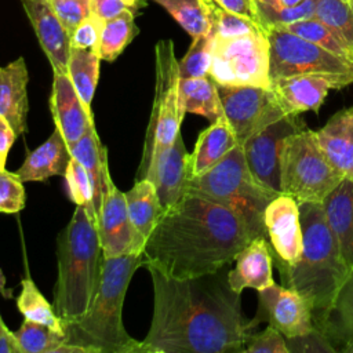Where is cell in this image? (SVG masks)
I'll return each instance as SVG.
<instances>
[{"label":"cell","mask_w":353,"mask_h":353,"mask_svg":"<svg viewBox=\"0 0 353 353\" xmlns=\"http://www.w3.org/2000/svg\"><path fill=\"white\" fill-rule=\"evenodd\" d=\"M214 37V32L193 37L188 52L181 61H178L179 79L208 76L212 59Z\"/></svg>","instance_id":"obj_39"},{"label":"cell","mask_w":353,"mask_h":353,"mask_svg":"<svg viewBox=\"0 0 353 353\" xmlns=\"http://www.w3.org/2000/svg\"><path fill=\"white\" fill-rule=\"evenodd\" d=\"M138 32L139 30L134 19V10L131 8L121 12L116 18L105 21L97 51L101 61H116L124 48L138 34Z\"/></svg>","instance_id":"obj_31"},{"label":"cell","mask_w":353,"mask_h":353,"mask_svg":"<svg viewBox=\"0 0 353 353\" xmlns=\"http://www.w3.org/2000/svg\"><path fill=\"white\" fill-rule=\"evenodd\" d=\"M321 205L339 251L350 269L353 268V181L343 178Z\"/></svg>","instance_id":"obj_22"},{"label":"cell","mask_w":353,"mask_h":353,"mask_svg":"<svg viewBox=\"0 0 353 353\" xmlns=\"http://www.w3.org/2000/svg\"><path fill=\"white\" fill-rule=\"evenodd\" d=\"M50 109L55 127L61 131L68 146L76 143L94 125V116L88 114L79 98L68 73L52 72Z\"/></svg>","instance_id":"obj_18"},{"label":"cell","mask_w":353,"mask_h":353,"mask_svg":"<svg viewBox=\"0 0 353 353\" xmlns=\"http://www.w3.org/2000/svg\"><path fill=\"white\" fill-rule=\"evenodd\" d=\"M145 178L153 182L163 212L178 204L188 193L189 153L181 131L172 145L149 167Z\"/></svg>","instance_id":"obj_16"},{"label":"cell","mask_w":353,"mask_h":353,"mask_svg":"<svg viewBox=\"0 0 353 353\" xmlns=\"http://www.w3.org/2000/svg\"><path fill=\"white\" fill-rule=\"evenodd\" d=\"M346 1H350V0H346Z\"/></svg>","instance_id":"obj_58"},{"label":"cell","mask_w":353,"mask_h":353,"mask_svg":"<svg viewBox=\"0 0 353 353\" xmlns=\"http://www.w3.org/2000/svg\"><path fill=\"white\" fill-rule=\"evenodd\" d=\"M51 3L69 36L81 21L92 14L91 0H51Z\"/></svg>","instance_id":"obj_44"},{"label":"cell","mask_w":353,"mask_h":353,"mask_svg":"<svg viewBox=\"0 0 353 353\" xmlns=\"http://www.w3.org/2000/svg\"><path fill=\"white\" fill-rule=\"evenodd\" d=\"M153 283V314L143 353H240L252 323L241 310L223 269L189 279L146 266Z\"/></svg>","instance_id":"obj_1"},{"label":"cell","mask_w":353,"mask_h":353,"mask_svg":"<svg viewBox=\"0 0 353 353\" xmlns=\"http://www.w3.org/2000/svg\"><path fill=\"white\" fill-rule=\"evenodd\" d=\"M188 192L200 194L240 212L261 234H266L263 212L280 193L259 183L248 168L243 146L236 145L204 174L190 178Z\"/></svg>","instance_id":"obj_6"},{"label":"cell","mask_w":353,"mask_h":353,"mask_svg":"<svg viewBox=\"0 0 353 353\" xmlns=\"http://www.w3.org/2000/svg\"><path fill=\"white\" fill-rule=\"evenodd\" d=\"M314 137L335 171L353 181V106L336 112Z\"/></svg>","instance_id":"obj_20"},{"label":"cell","mask_w":353,"mask_h":353,"mask_svg":"<svg viewBox=\"0 0 353 353\" xmlns=\"http://www.w3.org/2000/svg\"><path fill=\"white\" fill-rule=\"evenodd\" d=\"M291 33H295L305 40H309L336 55H341L343 58H347L353 61V51L320 19L316 17L301 19L296 22H292L287 26H284Z\"/></svg>","instance_id":"obj_36"},{"label":"cell","mask_w":353,"mask_h":353,"mask_svg":"<svg viewBox=\"0 0 353 353\" xmlns=\"http://www.w3.org/2000/svg\"><path fill=\"white\" fill-rule=\"evenodd\" d=\"M243 352L245 353H290L285 342V336L270 324L262 332L248 334Z\"/></svg>","instance_id":"obj_42"},{"label":"cell","mask_w":353,"mask_h":353,"mask_svg":"<svg viewBox=\"0 0 353 353\" xmlns=\"http://www.w3.org/2000/svg\"><path fill=\"white\" fill-rule=\"evenodd\" d=\"M23 182L15 172L0 168V212L17 214L25 207Z\"/></svg>","instance_id":"obj_41"},{"label":"cell","mask_w":353,"mask_h":353,"mask_svg":"<svg viewBox=\"0 0 353 353\" xmlns=\"http://www.w3.org/2000/svg\"><path fill=\"white\" fill-rule=\"evenodd\" d=\"M154 54V97L137 179L145 178L149 167L172 145L181 131L185 116L179 105V66L174 52V43L171 40L159 41Z\"/></svg>","instance_id":"obj_7"},{"label":"cell","mask_w":353,"mask_h":353,"mask_svg":"<svg viewBox=\"0 0 353 353\" xmlns=\"http://www.w3.org/2000/svg\"><path fill=\"white\" fill-rule=\"evenodd\" d=\"M306 128L298 114H285L245 139L241 146L250 171L268 189L281 193L280 153L284 139Z\"/></svg>","instance_id":"obj_12"},{"label":"cell","mask_w":353,"mask_h":353,"mask_svg":"<svg viewBox=\"0 0 353 353\" xmlns=\"http://www.w3.org/2000/svg\"><path fill=\"white\" fill-rule=\"evenodd\" d=\"M270 51V81L291 76H317L334 90L353 84V61L336 55L284 28L266 32Z\"/></svg>","instance_id":"obj_9"},{"label":"cell","mask_w":353,"mask_h":353,"mask_svg":"<svg viewBox=\"0 0 353 353\" xmlns=\"http://www.w3.org/2000/svg\"><path fill=\"white\" fill-rule=\"evenodd\" d=\"M70 159V149L55 127L44 143L28 153L15 174L22 182H44L54 175H65Z\"/></svg>","instance_id":"obj_24"},{"label":"cell","mask_w":353,"mask_h":353,"mask_svg":"<svg viewBox=\"0 0 353 353\" xmlns=\"http://www.w3.org/2000/svg\"><path fill=\"white\" fill-rule=\"evenodd\" d=\"M258 295L259 309L266 314L269 324L285 338L306 334L314 327L312 307L298 291L274 283L258 291Z\"/></svg>","instance_id":"obj_15"},{"label":"cell","mask_w":353,"mask_h":353,"mask_svg":"<svg viewBox=\"0 0 353 353\" xmlns=\"http://www.w3.org/2000/svg\"><path fill=\"white\" fill-rule=\"evenodd\" d=\"M193 37L212 32L204 0H153Z\"/></svg>","instance_id":"obj_34"},{"label":"cell","mask_w":353,"mask_h":353,"mask_svg":"<svg viewBox=\"0 0 353 353\" xmlns=\"http://www.w3.org/2000/svg\"><path fill=\"white\" fill-rule=\"evenodd\" d=\"M234 268L228 270V281L233 291L241 294L245 288L262 291L274 284L273 255L265 236L251 240L234 258Z\"/></svg>","instance_id":"obj_19"},{"label":"cell","mask_w":353,"mask_h":353,"mask_svg":"<svg viewBox=\"0 0 353 353\" xmlns=\"http://www.w3.org/2000/svg\"><path fill=\"white\" fill-rule=\"evenodd\" d=\"M99 63L101 58L95 51L70 48L66 73L85 110L91 116H94L91 102L94 99L99 79Z\"/></svg>","instance_id":"obj_30"},{"label":"cell","mask_w":353,"mask_h":353,"mask_svg":"<svg viewBox=\"0 0 353 353\" xmlns=\"http://www.w3.org/2000/svg\"><path fill=\"white\" fill-rule=\"evenodd\" d=\"M28 83L29 73L23 57L0 66V114L7 119L17 137L26 130Z\"/></svg>","instance_id":"obj_21"},{"label":"cell","mask_w":353,"mask_h":353,"mask_svg":"<svg viewBox=\"0 0 353 353\" xmlns=\"http://www.w3.org/2000/svg\"><path fill=\"white\" fill-rule=\"evenodd\" d=\"M214 1L229 11H233L236 14H240L256 21L252 0H214Z\"/></svg>","instance_id":"obj_48"},{"label":"cell","mask_w":353,"mask_h":353,"mask_svg":"<svg viewBox=\"0 0 353 353\" xmlns=\"http://www.w3.org/2000/svg\"><path fill=\"white\" fill-rule=\"evenodd\" d=\"M281 6H285V7H292V6H296L298 3H301L302 0H279Z\"/></svg>","instance_id":"obj_53"},{"label":"cell","mask_w":353,"mask_h":353,"mask_svg":"<svg viewBox=\"0 0 353 353\" xmlns=\"http://www.w3.org/2000/svg\"><path fill=\"white\" fill-rule=\"evenodd\" d=\"M314 325L328 336L332 345H341L338 350L353 343V268H350L331 309Z\"/></svg>","instance_id":"obj_27"},{"label":"cell","mask_w":353,"mask_h":353,"mask_svg":"<svg viewBox=\"0 0 353 353\" xmlns=\"http://www.w3.org/2000/svg\"><path fill=\"white\" fill-rule=\"evenodd\" d=\"M143 254L102 256L101 280L87 313L65 327L66 341L85 346L91 353H143L142 342L134 339L123 324L124 298Z\"/></svg>","instance_id":"obj_4"},{"label":"cell","mask_w":353,"mask_h":353,"mask_svg":"<svg viewBox=\"0 0 353 353\" xmlns=\"http://www.w3.org/2000/svg\"><path fill=\"white\" fill-rule=\"evenodd\" d=\"M0 353H22L12 331H6L0 335Z\"/></svg>","instance_id":"obj_49"},{"label":"cell","mask_w":353,"mask_h":353,"mask_svg":"<svg viewBox=\"0 0 353 353\" xmlns=\"http://www.w3.org/2000/svg\"><path fill=\"white\" fill-rule=\"evenodd\" d=\"M102 256L95 221L84 207L76 205L58 236V277L52 306L65 327L77 323L90 309L101 280Z\"/></svg>","instance_id":"obj_5"},{"label":"cell","mask_w":353,"mask_h":353,"mask_svg":"<svg viewBox=\"0 0 353 353\" xmlns=\"http://www.w3.org/2000/svg\"><path fill=\"white\" fill-rule=\"evenodd\" d=\"M342 179L321 152L314 131L303 128L284 139L280 153L281 193L298 203H321Z\"/></svg>","instance_id":"obj_8"},{"label":"cell","mask_w":353,"mask_h":353,"mask_svg":"<svg viewBox=\"0 0 353 353\" xmlns=\"http://www.w3.org/2000/svg\"><path fill=\"white\" fill-rule=\"evenodd\" d=\"M204 4L210 15L212 32L216 37L226 39L254 32H265L256 21L229 11L214 0H204Z\"/></svg>","instance_id":"obj_37"},{"label":"cell","mask_w":353,"mask_h":353,"mask_svg":"<svg viewBox=\"0 0 353 353\" xmlns=\"http://www.w3.org/2000/svg\"><path fill=\"white\" fill-rule=\"evenodd\" d=\"M280 105L287 114H299L302 112H317L323 105L332 84L317 76H291L270 81Z\"/></svg>","instance_id":"obj_23"},{"label":"cell","mask_w":353,"mask_h":353,"mask_svg":"<svg viewBox=\"0 0 353 353\" xmlns=\"http://www.w3.org/2000/svg\"><path fill=\"white\" fill-rule=\"evenodd\" d=\"M255 18L266 32L270 28H284L292 22L314 17L317 0H302L296 6L285 7L280 1H254Z\"/></svg>","instance_id":"obj_33"},{"label":"cell","mask_w":353,"mask_h":353,"mask_svg":"<svg viewBox=\"0 0 353 353\" xmlns=\"http://www.w3.org/2000/svg\"><path fill=\"white\" fill-rule=\"evenodd\" d=\"M98 236L105 258L143 254L145 239L131 222L125 194L114 185L110 172L106 175L105 192L98 211Z\"/></svg>","instance_id":"obj_13"},{"label":"cell","mask_w":353,"mask_h":353,"mask_svg":"<svg viewBox=\"0 0 353 353\" xmlns=\"http://www.w3.org/2000/svg\"><path fill=\"white\" fill-rule=\"evenodd\" d=\"M179 105L185 114H200L211 123L223 116L218 85L210 76L179 79Z\"/></svg>","instance_id":"obj_28"},{"label":"cell","mask_w":353,"mask_h":353,"mask_svg":"<svg viewBox=\"0 0 353 353\" xmlns=\"http://www.w3.org/2000/svg\"><path fill=\"white\" fill-rule=\"evenodd\" d=\"M91 10L97 17L108 21L130 10V7L123 0H91Z\"/></svg>","instance_id":"obj_46"},{"label":"cell","mask_w":353,"mask_h":353,"mask_svg":"<svg viewBox=\"0 0 353 353\" xmlns=\"http://www.w3.org/2000/svg\"><path fill=\"white\" fill-rule=\"evenodd\" d=\"M22 7L33 26L36 37L52 72L68 70L70 36L61 23L51 0H21Z\"/></svg>","instance_id":"obj_17"},{"label":"cell","mask_w":353,"mask_h":353,"mask_svg":"<svg viewBox=\"0 0 353 353\" xmlns=\"http://www.w3.org/2000/svg\"><path fill=\"white\" fill-rule=\"evenodd\" d=\"M130 8H132V10H137L138 7H139V4H141V1L142 0H123Z\"/></svg>","instance_id":"obj_52"},{"label":"cell","mask_w":353,"mask_h":353,"mask_svg":"<svg viewBox=\"0 0 353 353\" xmlns=\"http://www.w3.org/2000/svg\"><path fill=\"white\" fill-rule=\"evenodd\" d=\"M14 335L22 353H54V350L66 341L65 335L28 319L14 331Z\"/></svg>","instance_id":"obj_38"},{"label":"cell","mask_w":353,"mask_h":353,"mask_svg":"<svg viewBox=\"0 0 353 353\" xmlns=\"http://www.w3.org/2000/svg\"><path fill=\"white\" fill-rule=\"evenodd\" d=\"M339 352H343V353H353V343H350V345L342 347Z\"/></svg>","instance_id":"obj_54"},{"label":"cell","mask_w":353,"mask_h":353,"mask_svg":"<svg viewBox=\"0 0 353 353\" xmlns=\"http://www.w3.org/2000/svg\"><path fill=\"white\" fill-rule=\"evenodd\" d=\"M269 66L270 51L265 32L226 39L214 37L208 76L218 85H256L270 88Z\"/></svg>","instance_id":"obj_10"},{"label":"cell","mask_w":353,"mask_h":353,"mask_svg":"<svg viewBox=\"0 0 353 353\" xmlns=\"http://www.w3.org/2000/svg\"><path fill=\"white\" fill-rule=\"evenodd\" d=\"M70 154L80 161L84 170L88 174L91 188H92V201L94 207L98 211L102 203V196L105 192L106 175L109 172L108 167V149L103 146L98 138L95 124L72 146H69Z\"/></svg>","instance_id":"obj_26"},{"label":"cell","mask_w":353,"mask_h":353,"mask_svg":"<svg viewBox=\"0 0 353 353\" xmlns=\"http://www.w3.org/2000/svg\"><path fill=\"white\" fill-rule=\"evenodd\" d=\"M263 222L272 255L294 265L302 251V225L298 201L284 193L277 194L265 208Z\"/></svg>","instance_id":"obj_14"},{"label":"cell","mask_w":353,"mask_h":353,"mask_svg":"<svg viewBox=\"0 0 353 353\" xmlns=\"http://www.w3.org/2000/svg\"><path fill=\"white\" fill-rule=\"evenodd\" d=\"M63 176L66 181V188H68L70 200L76 205L84 207L97 223L98 216H97V211L92 201V188H91L88 174L84 170V167L80 164V161L76 160L73 156L68 163Z\"/></svg>","instance_id":"obj_40"},{"label":"cell","mask_w":353,"mask_h":353,"mask_svg":"<svg viewBox=\"0 0 353 353\" xmlns=\"http://www.w3.org/2000/svg\"><path fill=\"white\" fill-rule=\"evenodd\" d=\"M236 145H239L237 138L225 116L212 121L200 132L193 152L189 153L190 178L199 176L212 168Z\"/></svg>","instance_id":"obj_25"},{"label":"cell","mask_w":353,"mask_h":353,"mask_svg":"<svg viewBox=\"0 0 353 353\" xmlns=\"http://www.w3.org/2000/svg\"><path fill=\"white\" fill-rule=\"evenodd\" d=\"M17 307L25 319L44 324L66 336L65 325L55 313L54 306L48 303L29 276H25L21 281V292L17 296Z\"/></svg>","instance_id":"obj_32"},{"label":"cell","mask_w":353,"mask_h":353,"mask_svg":"<svg viewBox=\"0 0 353 353\" xmlns=\"http://www.w3.org/2000/svg\"><path fill=\"white\" fill-rule=\"evenodd\" d=\"M0 294H1L4 298H7V299L12 298V290H10V288L6 287V277H4V274L1 273V270H0Z\"/></svg>","instance_id":"obj_51"},{"label":"cell","mask_w":353,"mask_h":353,"mask_svg":"<svg viewBox=\"0 0 353 353\" xmlns=\"http://www.w3.org/2000/svg\"><path fill=\"white\" fill-rule=\"evenodd\" d=\"M302 251L294 265L276 259L284 287L298 291L310 305L313 323L321 321L349 273L321 203H298Z\"/></svg>","instance_id":"obj_3"},{"label":"cell","mask_w":353,"mask_h":353,"mask_svg":"<svg viewBox=\"0 0 353 353\" xmlns=\"http://www.w3.org/2000/svg\"><path fill=\"white\" fill-rule=\"evenodd\" d=\"M258 236L236 210L188 192L161 212L145 241L143 266L172 279L215 273Z\"/></svg>","instance_id":"obj_2"},{"label":"cell","mask_w":353,"mask_h":353,"mask_svg":"<svg viewBox=\"0 0 353 353\" xmlns=\"http://www.w3.org/2000/svg\"><path fill=\"white\" fill-rule=\"evenodd\" d=\"M54 353H91L85 346L77 345V343H72V342H62L55 350Z\"/></svg>","instance_id":"obj_50"},{"label":"cell","mask_w":353,"mask_h":353,"mask_svg":"<svg viewBox=\"0 0 353 353\" xmlns=\"http://www.w3.org/2000/svg\"><path fill=\"white\" fill-rule=\"evenodd\" d=\"M6 331H8V328H7V325L1 321V317H0V335H1V334H4Z\"/></svg>","instance_id":"obj_55"},{"label":"cell","mask_w":353,"mask_h":353,"mask_svg":"<svg viewBox=\"0 0 353 353\" xmlns=\"http://www.w3.org/2000/svg\"><path fill=\"white\" fill-rule=\"evenodd\" d=\"M124 194L131 222L146 240L163 212L156 188L148 178L135 179L134 186Z\"/></svg>","instance_id":"obj_29"},{"label":"cell","mask_w":353,"mask_h":353,"mask_svg":"<svg viewBox=\"0 0 353 353\" xmlns=\"http://www.w3.org/2000/svg\"><path fill=\"white\" fill-rule=\"evenodd\" d=\"M314 17L353 51V8L346 0H317Z\"/></svg>","instance_id":"obj_35"},{"label":"cell","mask_w":353,"mask_h":353,"mask_svg":"<svg viewBox=\"0 0 353 353\" xmlns=\"http://www.w3.org/2000/svg\"><path fill=\"white\" fill-rule=\"evenodd\" d=\"M0 168H6V165H4L1 161H0Z\"/></svg>","instance_id":"obj_56"},{"label":"cell","mask_w":353,"mask_h":353,"mask_svg":"<svg viewBox=\"0 0 353 353\" xmlns=\"http://www.w3.org/2000/svg\"><path fill=\"white\" fill-rule=\"evenodd\" d=\"M349 3H350V6H352V8H353V0H350Z\"/></svg>","instance_id":"obj_57"},{"label":"cell","mask_w":353,"mask_h":353,"mask_svg":"<svg viewBox=\"0 0 353 353\" xmlns=\"http://www.w3.org/2000/svg\"><path fill=\"white\" fill-rule=\"evenodd\" d=\"M218 94L223 116L240 145L268 124L287 114L272 88L218 85Z\"/></svg>","instance_id":"obj_11"},{"label":"cell","mask_w":353,"mask_h":353,"mask_svg":"<svg viewBox=\"0 0 353 353\" xmlns=\"http://www.w3.org/2000/svg\"><path fill=\"white\" fill-rule=\"evenodd\" d=\"M17 138V134L4 116L0 114V161L6 165L8 152Z\"/></svg>","instance_id":"obj_47"},{"label":"cell","mask_w":353,"mask_h":353,"mask_svg":"<svg viewBox=\"0 0 353 353\" xmlns=\"http://www.w3.org/2000/svg\"><path fill=\"white\" fill-rule=\"evenodd\" d=\"M103 23L105 21L97 17L94 12L88 15L70 34V48L91 50L97 52Z\"/></svg>","instance_id":"obj_45"},{"label":"cell","mask_w":353,"mask_h":353,"mask_svg":"<svg viewBox=\"0 0 353 353\" xmlns=\"http://www.w3.org/2000/svg\"><path fill=\"white\" fill-rule=\"evenodd\" d=\"M290 353H335L338 349L331 343L328 336L319 328L313 327L309 332L285 338Z\"/></svg>","instance_id":"obj_43"}]
</instances>
